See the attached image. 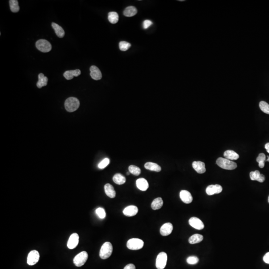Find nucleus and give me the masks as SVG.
<instances>
[{
  "mask_svg": "<svg viewBox=\"0 0 269 269\" xmlns=\"http://www.w3.org/2000/svg\"><path fill=\"white\" fill-rule=\"evenodd\" d=\"M80 106L79 100L75 97H69L66 100L64 106L69 112H73L78 109Z\"/></svg>",
  "mask_w": 269,
  "mask_h": 269,
  "instance_id": "nucleus-1",
  "label": "nucleus"
},
{
  "mask_svg": "<svg viewBox=\"0 0 269 269\" xmlns=\"http://www.w3.org/2000/svg\"><path fill=\"white\" fill-rule=\"evenodd\" d=\"M216 163L219 167L224 170H233L237 167L236 163L222 158H219L216 161Z\"/></svg>",
  "mask_w": 269,
  "mask_h": 269,
  "instance_id": "nucleus-2",
  "label": "nucleus"
},
{
  "mask_svg": "<svg viewBox=\"0 0 269 269\" xmlns=\"http://www.w3.org/2000/svg\"><path fill=\"white\" fill-rule=\"evenodd\" d=\"M113 252V246L109 242L104 243L100 250V257L102 259H107L110 257Z\"/></svg>",
  "mask_w": 269,
  "mask_h": 269,
  "instance_id": "nucleus-3",
  "label": "nucleus"
},
{
  "mask_svg": "<svg viewBox=\"0 0 269 269\" xmlns=\"http://www.w3.org/2000/svg\"><path fill=\"white\" fill-rule=\"evenodd\" d=\"M144 245V241L141 239L132 238L127 242V247L129 249L131 250H138L141 249Z\"/></svg>",
  "mask_w": 269,
  "mask_h": 269,
  "instance_id": "nucleus-4",
  "label": "nucleus"
},
{
  "mask_svg": "<svg viewBox=\"0 0 269 269\" xmlns=\"http://www.w3.org/2000/svg\"><path fill=\"white\" fill-rule=\"evenodd\" d=\"M88 255L86 251H82L77 254L73 259V263L76 267H81L87 260Z\"/></svg>",
  "mask_w": 269,
  "mask_h": 269,
  "instance_id": "nucleus-5",
  "label": "nucleus"
},
{
  "mask_svg": "<svg viewBox=\"0 0 269 269\" xmlns=\"http://www.w3.org/2000/svg\"><path fill=\"white\" fill-rule=\"evenodd\" d=\"M35 46L38 50L42 52H49L52 48L50 43L46 39H39L37 41Z\"/></svg>",
  "mask_w": 269,
  "mask_h": 269,
  "instance_id": "nucleus-6",
  "label": "nucleus"
},
{
  "mask_svg": "<svg viewBox=\"0 0 269 269\" xmlns=\"http://www.w3.org/2000/svg\"><path fill=\"white\" fill-rule=\"evenodd\" d=\"M167 254L165 252H161L159 254L156 259L155 266L158 269H163L167 262Z\"/></svg>",
  "mask_w": 269,
  "mask_h": 269,
  "instance_id": "nucleus-7",
  "label": "nucleus"
},
{
  "mask_svg": "<svg viewBox=\"0 0 269 269\" xmlns=\"http://www.w3.org/2000/svg\"><path fill=\"white\" fill-rule=\"evenodd\" d=\"M39 252L37 250H32L28 254L27 263L30 266L34 265L38 262L39 259Z\"/></svg>",
  "mask_w": 269,
  "mask_h": 269,
  "instance_id": "nucleus-8",
  "label": "nucleus"
},
{
  "mask_svg": "<svg viewBox=\"0 0 269 269\" xmlns=\"http://www.w3.org/2000/svg\"><path fill=\"white\" fill-rule=\"evenodd\" d=\"M79 239V235L76 233L71 234L68 239L67 244L68 248L70 249H73L76 248V246L78 244Z\"/></svg>",
  "mask_w": 269,
  "mask_h": 269,
  "instance_id": "nucleus-9",
  "label": "nucleus"
},
{
  "mask_svg": "<svg viewBox=\"0 0 269 269\" xmlns=\"http://www.w3.org/2000/svg\"><path fill=\"white\" fill-rule=\"evenodd\" d=\"M189 224L191 227L197 230H202L204 228V225L203 221L197 217H193L190 218Z\"/></svg>",
  "mask_w": 269,
  "mask_h": 269,
  "instance_id": "nucleus-10",
  "label": "nucleus"
},
{
  "mask_svg": "<svg viewBox=\"0 0 269 269\" xmlns=\"http://www.w3.org/2000/svg\"><path fill=\"white\" fill-rule=\"evenodd\" d=\"M222 191V187L219 184L211 185L207 187L206 192L208 195H212L215 194L221 193Z\"/></svg>",
  "mask_w": 269,
  "mask_h": 269,
  "instance_id": "nucleus-11",
  "label": "nucleus"
},
{
  "mask_svg": "<svg viewBox=\"0 0 269 269\" xmlns=\"http://www.w3.org/2000/svg\"><path fill=\"white\" fill-rule=\"evenodd\" d=\"M179 196L183 202L186 204H190L192 203L193 197L188 191L183 190L179 193Z\"/></svg>",
  "mask_w": 269,
  "mask_h": 269,
  "instance_id": "nucleus-12",
  "label": "nucleus"
},
{
  "mask_svg": "<svg viewBox=\"0 0 269 269\" xmlns=\"http://www.w3.org/2000/svg\"><path fill=\"white\" fill-rule=\"evenodd\" d=\"M173 230V225L171 223H166L163 225L160 229V233L163 236L171 234Z\"/></svg>",
  "mask_w": 269,
  "mask_h": 269,
  "instance_id": "nucleus-13",
  "label": "nucleus"
},
{
  "mask_svg": "<svg viewBox=\"0 0 269 269\" xmlns=\"http://www.w3.org/2000/svg\"><path fill=\"white\" fill-rule=\"evenodd\" d=\"M138 212V208L134 205H130L126 207L123 211V214L128 217H132L136 215Z\"/></svg>",
  "mask_w": 269,
  "mask_h": 269,
  "instance_id": "nucleus-14",
  "label": "nucleus"
},
{
  "mask_svg": "<svg viewBox=\"0 0 269 269\" xmlns=\"http://www.w3.org/2000/svg\"><path fill=\"white\" fill-rule=\"evenodd\" d=\"M90 76L92 78L95 80H99L102 78V73L100 69L96 66H91L90 68Z\"/></svg>",
  "mask_w": 269,
  "mask_h": 269,
  "instance_id": "nucleus-15",
  "label": "nucleus"
},
{
  "mask_svg": "<svg viewBox=\"0 0 269 269\" xmlns=\"http://www.w3.org/2000/svg\"><path fill=\"white\" fill-rule=\"evenodd\" d=\"M192 167L199 174H203L206 171L205 163L200 161L193 162L192 163Z\"/></svg>",
  "mask_w": 269,
  "mask_h": 269,
  "instance_id": "nucleus-16",
  "label": "nucleus"
},
{
  "mask_svg": "<svg viewBox=\"0 0 269 269\" xmlns=\"http://www.w3.org/2000/svg\"><path fill=\"white\" fill-rule=\"evenodd\" d=\"M250 177L251 180H256L260 183H263L265 180V176L263 174H260V171H251L250 173Z\"/></svg>",
  "mask_w": 269,
  "mask_h": 269,
  "instance_id": "nucleus-17",
  "label": "nucleus"
},
{
  "mask_svg": "<svg viewBox=\"0 0 269 269\" xmlns=\"http://www.w3.org/2000/svg\"><path fill=\"white\" fill-rule=\"evenodd\" d=\"M138 188L142 191H146L149 188V183L147 180L144 178H140L136 181Z\"/></svg>",
  "mask_w": 269,
  "mask_h": 269,
  "instance_id": "nucleus-18",
  "label": "nucleus"
},
{
  "mask_svg": "<svg viewBox=\"0 0 269 269\" xmlns=\"http://www.w3.org/2000/svg\"><path fill=\"white\" fill-rule=\"evenodd\" d=\"M81 74V71L79 69H76L74 70L66 71L63 74V76L67 80H71L73 77H77Z\"/></svg>",
  "mask_w": 269,
  "mask_h": 269,
  "instance_id": "nucleus-19",
  "label": "nucleus"
},
{
  "mask_svg": "<svg viewBox=\"0 0 269 269\" xmlns=\"http://www.w3.org/2000/svg\"><path fill=\"white\" fill-rule=\"evenodd\" d=\"M105 192L106 195L108 197L113 199L116 196V191L114 190V187L111 184L109 183H107L104 186Z\"/></svg>",
  "mask_w": 269,
  "mask_h": 269,
  "instance_id": "nucleus-20",
  "label": "nucleus"
},
{
  "mask_svg": "<svg viewBox=\"0 0 269 269\" xmlns=\"http://www.w3.org/2000/svg\"><path fill=\"white\" fill-rule=\"evenodd\" d=\"M51 26H52V28L55 31V34L58 38H62L64 37L65 32L62 26H59L56 23H54V22H52Z\"/></svg>",
  "mask_w": 269,
  "mask_h": 269,
  "instance_id": "nucleus-21",
  "label": "nucleus"
},
{
  "mask_svg": "<svg viewBox=\"0 0 269 269\" xmlns=\"http://www.w3.org/2000/svg\"><path fill=\"white\" fill-rule=\"evenodd\" d=\"M224 156L229 160H237L239 158V155L232 150H227L224 153Z\"/></svg>",
  "mask_w": 269,
  "mask_h": 269,
  "instance_id": "nucleus-22",
  "label": "nucleus"
},
{
  "mask_svg": "<svg viewBox=\"0 0 269 269\" xmlns=\"http://www.w3.org/2000/svg\"><path fill=\"white\" fill-rule=\"evenodd\" d=\"M48 78L45 76L43 73H40L38 75V81L37 83V86L38 88H41L43 86H46L47 84Z\"/></svg>",
  "mask_w": 269,
  "mask_h": 269,
  "instance_id": "nucleus-23",
  "label": "nucleus"
},
{
  "mask_svg": "<svg viewBox=\"0 0 269 269\" xmlns=\"http://www.w3.org/2000/svg\"><path fill=\"white\" fill-rule=\"evenodd\" d=\"M145 167L147 170H150L151 171H156V172H159L162 170L161 167L159 165L152 162H148L145 163Z\"/></svg>",
  "mask_w": 269,
  "mask_h": 269,
  "instance_id": "nucleus-24",
  "label": "nucleus"
},
{
  "mask_svg": "<svg viewBox=\"0 0 269 269\" xmlns=\"http://www.w3.org/2000/svg\"><path fill=\"white\" fill-rule=\"evenodd\" d=\"M163 203L162 199L161 197H158L153 200L151 204V207L154 211L158 210L162 207Z\"/></svg>",
  "mask_w": 269,
  "mask_h": 269,
  "instance_id": "nucleus-25",
  "label": "nucleus"
},
{
  "mask_svg": "<svg viewBox=\"0 0 269 269\" xmlns=\"http://www.w3.org/2000/svg\"><path fill=\"white\" fill-rule=\"evenodd\" d=\"M123 13L126 17H131L137 14V10L134 6H129L126 8Z\"/></svg>",
  "mask_w": 269,
  "mask_h": 269,
  "instance_id": "nucleus-26",
  "label": "nucleus"
},
{
  "mask_svg": "<svg viewBox=\"0 0 269 269\" xmlns=\"http://www.w3.org/2000/svg\"><path fill=\"white\" fill-rule=\"evenodd\" d=\"M203 239V235L199 234H195L192 235L189 238L188 241L191 244H195L197 243H200Z\"/></svg>",
  "mask_w": 269,
  "mask_h": 269,
  "instance_id": "nucleus-27",
  "label": "nucleus"
},
{
  "mask_svg": "<svg viewBox=\"0 0 269 269\" xmlns=\"http://www.w3.org/2000/svg\"><path fill=\"white\" fill-rule=\"evenodd\" d=\"M113 180L115 183L119 185L124 184L126 181L125 177L120 174H115L113 178Z\"/></svg>",
  "mask_w": 269,
  "mask_h": 269,
  "instance_id": "nucleus-28",
  "label": "nucleus"
},
{
  "mask_svg": "<svg viewBox=\"0 0 269 269\" xmlns=\"http://www.w3.org/2000/svg\"><path fill=\"white\" fill-rule=\"evenodd\" d=\"M108 20L111 24H116L119 21V15L116 12H110L108 14Z\"/></svg>",
  "mask_w": 269,
  "mask_h": 269,
  "instance_id": "nucleus-29",
  "label": "nucleus"
},
{
  "mask_svg": "<svg viewBox=\"0 0 269 269\" xmlns=\"http://www.w3.org/2000/svg\"><path fill=\"white\" fill-rule=\"evenodd\" d=\"M10 10L13 13H17L20 10L18 1L17 0H10L9 1Z\"/></svg>",
  "mask_w": 269,
  "mask_h": 269,
  "instance_id": "nucleus-30",
  "label": "nucleus"
},
{
  "mask_svg": "<svg viewBox=\"0 0 269 269\" xmlns=\"http://www.w3.org/2000/svg\"><path fill=\"white\" fill-rule=\"evenodd\" d=\"M266 161V157L263 153H261L258 155L256 161L259 163V167L260 168H263L265 166V162Z\"/></svg>",
  "mask_w": 269,
  "mask_h": 269,
  "instance_id": "nucleus-31",
  "label": "nucleus"
},
{
  "mask_svg": "<svg viewBox=\"0 0 269 269\" xmlns=\"http://www.w3.org/2000/svg\"><path fill=\"white\" fill-rule=\"evenodd\" d=\"M129 171L131 174H133V175H136V176L140 175V174L141 172V169L134 165H131V166H129Z\"/></svg>",
  "mask_w": 269,
  "mask_h": 269,
  "instance_id": "nucleus-32",
  "label": "nucleus"
},
{
  "mask_svg": "<svg viewBox=\"0 0 269 269\" xmlns=\"http://www.w3.org/2000/svg\"><path fill=\"white\" fill-rule=\"evenodd\" d=\"M259 107L262 111L266 114H269V104L265 101H261L259 103Z\"/></svg>",
  "mask_w": 269,
  "mask_h": 269,
  "instance_id": "nucleus-33",
  "label": "nucleus"
},
{
  "mask_svg": "<svg viewBox=\"0 0 269 269\" xmlns=\"http://www.w3.org/2000/svg\"><path fill=\"white\" fill-rule=\"evenodd\" d=\"M131 45L128 42L122 41L119 43V48L121 51H126L131 47Z\"/></svg>",
  "mask_w": 269,
  "mask_h": 269,
  "instance_id": "nucleus-34",
  "label": "nucleus"
},
{
  "mask_svg": "<svg viewBox=\"0 0 269 269\" xmlns=\"http://www.w3.org/2000/svg\"><path fill=\"white\" fill-rule=\"evenodd\" d=\"M96 213L100 219H104L106 217V212L104 209L102 207H99L96 210Z\"/></svg>",
  "mask_w": 269,
  "mask_h": 269,
  "instance_id": "nucleus-35",
  "label": "nucleus"
},
{
  "mask_svg": "<svg viewBox=\"0 0 269 269\" xmlns=\"http://www.w3.org/2000/svg\"><path fill=\"white\" fill-rule=\"evenodd\" d=\"M187 262L190 265H195L199 262V259L196 256H190L187 258Z\"/></svg>",
  "mask_w": 269,
  "mask_h": 269,
  "instance_id": "nucleus-36",
  "label": "nucleus"
},
{
  "mask_svg": "<svg viewBox=\"0 0 269 269\" xmlns=\"http://www.w3.org/2000/svg\"><path fill=\"white\" fill-rule=\"evenodd\" d=\"M110 163V159L108 158H105L102 160L99 164H98V167L100 169H103L107 167L108 165Z\"/></svg>",
  "mask_w": 269,
  "mask_h": 269,
  "instance_id": "nucleus-37",
  "label": "nucleus"
},
{
  "mask_svg": "<svg viewBox=\"0 0 269 269\" xmlns=\"http://www.w3.org/2000/svg\"><path fill=\"white\" fill-rule=\"evenodd\" d=\"M153 25V22L150 20H145L143 23V26L144 29H147L149 28L151 25Z\"/></svg>",
  "mask_w": 269,
  "mask_h": 269,
  "instance_id": "nucleus-38",
  "label": "nucleus"
},
{
  "mask_svg": "<svg viewBox=\"0 0 269 269\" xmlns=\"http://www.w3.org/2000/svg\"><path fill=\"white\" fill-rule=\"evenodd\" d=\"M263 260L264 261L267 263V264H269V252L266 254L265 256L263 257Z\"/></svg>",
  "mask_w": 269,
  "mask_h": 269,
  "instance_id": "nucleus-39",
  "label": "nucleus"
},
{
  "mask_svg": "<svg viewBox=\"0 0 269 269\" xmlns=\"http://www.w3.org/2000/svg\"><path fill=\"white\" fill-rule=\"evenodd\" d=\"M124 269H136V267L134 264H129L126 266Z\"/></svg>",
  "mask_w": 269,
  "mask_h": 269,
  "instance_id": "nucleus-40",
  "label": "nucleus"
},
{
  "mask_svg": "<svg viewBox=\"0 0 269 269\" xmlns=\"http://www.w3.org/2000/svg\"><path fill=\"white\" fill-rule=\"evenodd\" d=\"M265 148L267 152L269 153V143H267L266 144Z\"/></svg>",
  "mask_w": 269,
  "mask_h": 269,
  "instance_id": "nucleus-41",
  "label": "nucleus"
},
{
  "mask_svg": "<svg viewBox=\"0 0 269 269\" xmlns=\"http://www.w3.org/2000/svg\"><path fill=\"white\" fill-rule=\"evenodd\" d=\"M267 157H268V159H267L266 161H267V162H269V156H267Z\"/></svg>",
  "mask_w": 269,
  "mask_h": 269,
  "instance_id": "nucleus-42",
  "label": "nucleus"
},
{
  "mask_svg": "<svg viewBox=\"0 0 269 269\" xmlns=\"http://www.w3.org/2000/svg\"><path fill=\"white\" fill-rule=\"evenodd\" d=\"M130 173V172H128V173H127V175H129Z\"/></svg>",
  "mask_w": 269,
  "mask_h": 269,
  "instance_id": "nucleus-43",
  "label": "nucleus"
},
{
  "mask_svg": "<svg viewBox=\"0 0 269 269\" xmlns=\"http://www.w3.org/2000/svg\"><path fill=\"white\" fill-rule=\"evenodd\" d=\"M268 202H269V198H268Z\"/></svg>",
  "mask_w": 269,
  "mask_h": 269,
  "instance_id": "nucleus-44",
  "label": "nucleus"
}]
</instances>
